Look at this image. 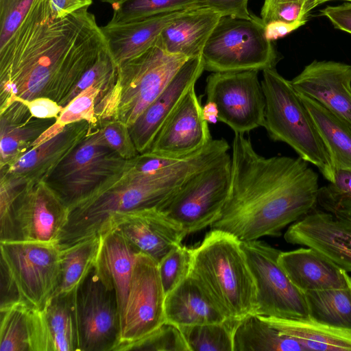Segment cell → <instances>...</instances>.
Wrapping results in <instances>:
<instances>
[{
	"instance_id": "7402d4cb",
	"label": "cell",
	"mask_w": 351,
	"mask_h": 351,
	"mask_svg": "<svg viewBox=\"0 0 351 351\" xmlns=\"http://www.w3.org/2000/svg\"><path fill=\"white\" fill-rule=\"evenodd\" d=\"M75 292L55 295L43 310H31L32 351H78Z\"/></svg>"
},
{
	"instance_id": "d6a6232c",
	"label": "cell",
	"mask_w": 351,
	"mask_h": 351,
	"mask_svg": "<svg viewBox=\"0 0 351 351\" xmlns=\"http://www.w3.org/2000/svg\"><path fill=\"white\" fill-rule=\"evenodd\" d=\"M304 293L311 320L351 332V283L343 289Z\"/></svg>"
},
{
	"instance_id": "5bb4252c",
	"label": "cell",
	"mask_w": 351,
	"mask_h": 351,
	"mask_svg": "<svg viewBox=\"0 0 351 351\" xmlns=\"http://www.w3.org/2000/svg\"><path fill=\"white\" fill-rule=\"evenodd\" d=\"M258 71L215 72L206 79L207 101L219 110V121L234 133L264 127L265 99Z\"/></svg>"
},
{
	"instance_id": "ac0fdd59",
	"label": "cell",
	"mask_w": 351,
	"mask_h": 351,
	"mask_svg": "<svg viewBox=\"0 0 351 351\" xmlns=\"http://www.w3.org/2000/svg\"><path fill=\"white\" fill-rule=\"evenodd\" d=\"M213 140L194 85L162 125L147 152L182 159Z\"/></svg>"
},
{
	"instance_id": "816d5d0a",
	"label": "cell",
	"mask_w": 351,
	"mask_h": 351,
	"mask_svg": "<svg viewBox=\"0 0 351 351\" xmlns=\"http://www.w3.org/2000/svg\"><path fill=\"white\" fill-rule=\"evenodd\" d=\"M337 1V0H314V5H315V8H316L317 6H318L322 3H326L328 1ZM341 1L351 2V0H341Z\"/></svg>"
},
{
	"instance_id": "4dcf8cb0",
	"label": "cell",
	"mask_w": 351,
	"mask_h": 351,
	"mask_svg": "<svg viewBox=\"0 0 351 351\" xmlns=\"http://www.w3.org/2000/svg\"><path fill=\"white\" fill-rule=\"evenodd\" d=\"M282 333L292 337L307 350L351 351V332L313 320L269 317Z\"/></svg>"
},
{
	"instance_id": "ee69618b",
	"label": "cell",
	"mask_w": 351,
	"mask_h": 351,
	"mask_svg": "<svg viewBox=\"0 0 351 351\" xmlns=\"http://www.w3.org/2000/svg\"><path fill=\"white\" fill-rule=\"evenodd\" d=\"M136 350L189 351L180 328L169 322L162 324Z\"/></svg>"
},
{
	"instance_id": "cb8c5ba5",
	"label": "cell",
	"mask_w": 351,
	"mask_h": 351,
	"mask_svg": "<svg viewBox=\"0 0 351 351\" xmlns=\"http://www.w3.org/2000/svg\"><path fill=\"white\" fill-rule=\"evenodd\" d=\"M186 10L162 13L125 23H107L101 27L107 47L117 65L150 47L161 32Z\"/></svg>"
},
{
	"instance_id": "60d3db41",
	"label": "cell",
	"mask_w": 351,
	"mask_h": 351,
	"mask_svg": "<svg viewBox=\"0 0 351 351\" xmlns=\"http://www.w3.org/2000/svg\"><path fill=\"white\" fill-rule=\"evenodd\" d=\"M90 132L95 141L116 152L125 160H130L138 154L129 127L115 119L99 121L95 126L90 127Z\"/></svg>"
},
{
	"instance_id": "603a6c76",
	"label": "cell",
	"mask_w": 351,
	"mask_h": 351,
	"mask_svg": "<svg viewBox=\"0 0 351 351\" xmlns=\"http://www.w3.org/2000/svg\"><path fill=\"white\" fill-rule=\"evenodd\" d=\"M278 263L293 285L303 293L343 289L351 283L348 272L311 247L281 252Z\"/></svg>"
},
{
	"instance_id": "ab89813d",
	"label": "cell",
	"mask_w": 351,
	"mask_h": 351,
	"mask_svg": "<svg viewBox=\"0 0 351 351\" xmlns=\"http://www.w3.org/2000/svg\"><path fill=\"white\" fill-rule=\"evenodd\" d=\"M317 205L333 215L351 219V169L335 168L332 181L319 187Z\"/></svg>"
},
{
	"instance_id": "836d02e7",
	"label": "cell",
	"mask_w": 351,
	"mask_h": 351,
	"mask_svg": "<svg viewBox=\"0 0 351 351\" xmlns=\"http://www.w3.org/2000/svg\"><path fill=\"white\" fill-rule=\"evenodd\" d=\"M314 0H264L261 19L269 40L281 38L304 25Z\"/></svg>"
},
{
	"instance_id": "8992f818",
	"label": "cell",
	"mask_w": 351,
	"mask_h": 351,
	"mask_svg": "<svg viewBox=\"0 0 351 351\" xmlns=\"http://www.w3.org/2000/svg\"><path fill=\"white\" fill-rule=\"evenodd\" d=\"M261 85L265 99L264 127L269 138L292 147L318 168L328 182L335 168L322 138L291 82L276 68L263 71Z\"/></svg>"
},
{
	"instance_id": "f35d334b",
	"label": "cell",
	"mask_w": 351,
	"mask_h": 351,
	"mask_svg": "<svg viewBox=\"0 0 351 351\" xmlns=\"http://www.w3.org/2000/svg\"><path fill=\"white\" fill-rule=\"evenodd\" d=\"M98 95L99 90L93 86L82 91L64 108L55 123L38 137L33 147L57 135L66 125L73 123L87 121L90 126H95L97 124L95 107Z\"/></svg>"
},
{
	"instance_id": "d590c367",
	"label": "cell",
	"mask_w": 351,
	"mask_h": 351,
	"mask_svg": "<svg viewBox=\"0 0 351 351\" xmlns=\"http://www.w3.org/2000/svg\"><path fill=\"white\" fill-rule=\"evenodd\" d=\"M117 74L118 65L106 45L101 49L94 62L81 77L69 96L67 104L82 91L93 86L99 90L95 107L97 119L99 111L114 87Z\"/></svg>"
},
{
	"instance_id": "f6af8a7d",
	"label": "cell",
	"mask_w": 351,
	"mask_h": 351,
	"mask_svg": "<svg viewBox=\"0 0 351 351\" xmlns=\"http://www.w3.org/2000/svg\"><path fill=\"white\" fill-rule=\"evenodd\" d=\"M35 0H0V48L19 28Z\"/></svg>"
},
{
	"instance_id": "7a4b0ae2",
	"label": "cell",
	"mask_w": 351,
	"mask_h": 351,
	"mask_svg": "<svg viewBox=\"0 0 351 351\" xmlns=\"http://www.w3.org/2000/svg\"><path fill=\"white\" fill-rule=\"evenodd\" d=\"M319 176L300 157L258 154L244 134L232 143L229 193L211 230L240 241L276 237L317 205Z\"/></svg>"
},
{
	"instance_id": "2e32d148",
	"label": "cell",
	"mask_w": 351,
	"mask_h": 351,
	"mask_svg": "<svg viewBox=\"0 0 351 351\" xmlns=\"http://www.w3.org/2000/svg\"><path fill=\"white\" fill-rule=\"evenodd\" d=\"M284 238L289 243L317 250L351 272V219L315 207L289 226Z\"/></svg>"
},
{
	"instance_id": "30bf717a",
	"label": "cell",
	"mask_w": 351,
	"mask_h": 351,
	"mask_svg": "<svg viewBox=\"0 0 351 351\" xmlns=\"http://www.w3.org/2000/svg\"><path fill=\"white\" fill-rule=\"evenodd\" d=\"M231 180V155L197 172L158 208L186 234L210 226L227 199Z\"/></svg>"
},
{
	"instance_id": "ba28073f",
	"label": "cell",
	"mask_w": 351,
	"mask_h": 351,
	"mask_svg": "<svg viewBox=\"0 0 351 351\" xmlns=\"http://www.w3.org/2000/svg\"><path fill=\"white\" fill-rule=\"evenodd\" d=\"M204 70L215 72L263 71L275 68L277 53L261 18L221 16L202 51Z\"/></svg>"
},
{
	"instance_id": "1f68e13d",
	"label": "cell",
	"mask_w": 351,
	"mask_h": 351,
	"mask_svg": "<svg viewBox=\"0 0 351 351\" xmlns=\"http://www.w3.org/2000/svg\"><path fill=\"white\" fill-rule=\"evenodd\" d=\"M100 243V235H95L61 248V280L56 295L76 291L95 267Z\"/></svg>"
},
{
	"instance_id": "277c9868",
	"label": "cell",
	"mask_w": 351,
	"mask_h": 351,
	"mask_svg": "<svg viewBox=\"0 0 351 351\" xmlns=\"http://www.w3.org/2000/svg\"><path fill=\"white\" fill-rule=\"evenodd\" d=\"M191 274L199 282L228 319L254 314L256 285L241 241L211 230L193 248Z\"/></svg>"
},
{
	"instance_id": "e0dca14e",
	"label": "cell",
	"mask_w": 351,
	"mask_h": 351,
	"mask_svg": "<svg viewBox=\"0 0 351 351\" xmlns=\"http://www.w3.org/2000/svg\"><path fill=\"white\" fill-rule=\"evenodd\" d=\"M110 229L119 232L138 253L146 254L157 262L181 244L187 235L157 208L114 215L102 233Z\"/></svg>"
},
{
	"instance_id": "3957f363",
	"label": "cell",
	"mask_w": 351,
	"mask_h": 351,
	"mask_svg": "<svg viewBox=\"0 0 351 351\" xmlns=\"http://www.w3.org/2000/svg\"><path fill=\"white\" fill-rule=\"evenodd\" d=\"M217 159L215 148L206 145L154 173L130 176L123 170L112 185L70 210L60 246L63 248L100 235L114 215L143 208H158L191 176L214 164Z\"/></svg>"
},
{
	"instance_id": "7dc6e473",
	"label": "cell",
	"mask_w": 351,
	"mask_h": 351,
	"mask_svg": "<svg viewBox=\"0 0 351 351\" xmlns=\"http://www.w3.org/2000/svg\"><path fill=\"white\" fill-rule=\"evenodd\" d=\"M319 14L327 18L335 28L351 34V2L327 6L320 10Z\"/></svg>"
},
{
	"instance_id": "6da1fadb",
	"label": "cell",
	"mask_w": 351,
	"mask_h": 351,
	"mask_svg": "<svg viewBox=\"0 0 351 351\" xmlns=\"http://www.w3.org/2000/svg\"><path fill=\"white\" fill-rule=\"evenodd\" d=\"M105 45L101 27L88 8L53 20L50 0H35L0 48V112L14 102L43 97L64 108Z\"/></svg>"
},
{
	"instance_id": "bcb514c9",
	"label": "cell",
	"mask_w": 351,
	"mask_h": 351,
	"mask_svg": "<svg viewBox=\"0 0 351 351\" xmlns=\"http://www.w3.org/2000/svg\"><path fill=\"white\" fill-rule=\"evenodd\" d=\"M248 0H200L198 8H208L221 16L250 19L252 14L247 10Z\"/></svg>"
},
{
	"instance_id": "4316f807",
	"label": "cell",
	"mask_w": 351,
	"mask_h": 351,
	"mask_svg": "<svg viewBox=\"0 0 351 351\" xmlns=\"http://www.w3.org/2000/svg\"><path fill=\"white\" fill-rule=\"evenodd\" d=\"M165 314L167 322L179 327L228 319L191 273L166 295Z\"/></svg>"
},
{
	"instance_id": "9c48e42d",
	"label": "cell",
	"mask_w": 351,
	"mask_h": 351,
	"mask_svg": "<svg viewBox=\"0 0 351 351\" xmlns=\"http://www.w3.org/2000/svg\"><path fill=\"white\" fill-rule=\"evenodd\" d=\"M128 160L95 141L89 131L45 181L69 210L110 186Z\"/></svg>"
},
{
	"instance_id": "8d00e7d4",
	"label": "cell",
	"mask_w": 351,
	"mask_h": 351,
	"mask_svg": "<svg viewBox=\"0 0 351 351\" xmlns=\"http://www.w3.org/2000/svg\"><path fill=\"white\" fill-rule=\"evenodd\" d=\"M238 322L227 319L180 328L189 351H234V336Z\"/></svg>"
},
{
	"instance_id": "e575fe53",
	"label": "cell",
	"mask_w": 351,
	"mask_h": 351,
	"mask_svg": "<svg viewBox=\"0 0 351 351\" xmlns=\"http://www.w3.org/2000/svg\"><path fill=\"white\" fill-rule=\"evenodd\" d=\"M31 310L19 302L0 308V351H32Z\"/></svg>"
},
{
	"instance_id": "b9f144b4",
	"label": "cell",
	"mask_w": 351,
	"mask_h": 351,
	"mask_svg": "<svg viewBox=\"0 0 351 351\" xmlns=\"http://www.w3.org/2000/svg\"><path fill=\"white\" fill-rule=\"evenodd\" d=\"M193 248L180 244L158 262V271L165 295L172 291L191 271Z\"/></svg>"
},
{
	"instance_id": "7c38bea8",
	"label": "cell",
	"mask_w": 351,
	"mask_h": 351,
	"mask_svg": "<svg viewBox=\"0 0 351 351\" xmlns=\"http://www.w3.org/2000/svg\"><path fill=\"white\" fill-rule=\"evenodd\" d=\"M256 290L255 315L308 319L304 293L295 287L278 263L280 250L257 240L241 241Z\"/></svg>"
},
{
	"instance_id": "74e56055",
	"label": "cell",
	"mask_w": 351,
	"mask_h": 351,
	"mask_svg": "<svg viewBox=\"0 0 351 351\" xmlns=\"http://www.w3.org/2000/svg\"><path fill=\"white\" fill-rule=\"evenodd\" d=\"M199 1L123 0L112 6V16L108 24L125 23L162 13L198 8Z\"/></svg>"
},
{
	"instance_id": "d6986e66",
	"label": "cell",
	"mask_w": 351,
	"mask_h": 351,
	"mask_svg": "<svg viewBox=\"0 0 351 351\" xmlns=\"http://www.w3.org/2000/svg\"><path fill=\"white\" fill-rule=\"evenodd\" d=\"M295 90L351 125V65L314 60L291 81Z\"/></svg>"
},
{
	"instance_id": "9a60e30c",
	"label": "cell",
	"mask_w": 351,
	"mask_h": 351,
	"mask_svg": "<svg viewBox=\"0 0 351 351\" xmlns=\"http://www.w3.org/2000/svg\"><path fill=\"white\" fill-rule=\"evenodd\" d=\"M70 210L45 181L27 184L11 210V239L59 244Z\"/></svg>"
},
{
	"instance_id": "83f0119b",
	"label": "cell",
	"mask_w": 351,
	"mask_h": 351,
	"mask_svg": "<svg viewBox=\"0 0 351 351\" xmlns=\"http://www.w3.org/2000/svg\"><path fill=\"white\" fill-rule=\"evenodd\" d=\"M100 237L95 268L114 287L121 317L126 304L138 252L116 230L110 229Z\"/></svg>"
},
{
	"instance_id": "52a82bcc",
	"label": "cell",
	"mask_w": 351,
	"mask_h": 351,
	"mask_svg": "<svg viewBox=\"0 0 351 351\" xmlns=\"http://www.w3.org/2000/svg\"><path fill=\"white\" fill-rule=\"evenodd\" d=\"M188 59L167 53L156 39L145 51L119 64L116 84L98 114V123L115 119L132 125Z\"/></svg>"
},
{
	"instance_id": "8fae6325",
	"label": "cell",
	"mask_w": 351,
	"mask_h": 351,
	"mask_svg": "<svg viewBox=\"0 0 351 351\" xmlns=\"http://www.w3.org/2000/svg\"><path fill=\"white\" fill-rule=\"evenodd\" d=\"M165 296L158 262L138 253L126 304L120 317V335L115 351L136 350L167 322Z\"/></svg>"
},
{
	"instance_id": "f1b7e54d",
	"label": "cell",
	"mask_w": 351,
	"mask_h": 351,
	"mask_svg": "<svg viewBox=\"0 0 351 351\" xmlns=\"http://www.w3.org/2000/svg\"><path fill=\"white\" fill-rule=\"evenodd\" d=\"M297 93L322 138L334 168L351 169V125L319 102Z\"/></svg>"
},
{
	"instance_id": "5b68a950",
	"label": "cell",
	"mask_w": 351,
	"mask_h": 351,
	"mask_svg": "<svg viewBox=\"0 0 351 351\" xmlns=\"http://www.w3.org/2000/svg\"><path fill=\"white\" fill-rule=\"evenodd\" d=\"M0 249V308L19 302L32 310H43L60 284V245L2 240Z\"/></svg>"
},
{
	"instance_id": "c3c4849f",
	"label": "cell",
	"mask_w": 351,
	"mask_h": 351,
	"mask_svg": "<svg viewBox=\"0 0 351 351\" xmlns=\"http://www.w3.org/2000/svg\"><path fill=\"white\" fill-rule=\"evenodd\" d=\"M29 109L32 115L38 119H56L64 107L48 97H37L21 102Z\"/></svg>"
},
{
	"instance_id": "484cf974",
	"label": "cell",
	"mask_w": 351,
	"mask_h": 351,
	"mask_svg": "<svg viewBox=\"0 0 351 351\" xmlns=\"http://www.w3.org/2000/svg\"><path fill=\"white\" fill-rule=\"evenodd\" d=\"M56 119H38L21 102L0 112V168L15 163Z\"/></svg>"
},
{
	"instance_id": "f546056e",
	"label": "cell",
	"mask_w": 351,
	"mask_h": 351,
	"mask_svg": "<svg viewBox=\"0 0 351 351\" xmlns=\"http://www.w3.org/2000/svg\"><path fill=\"white\" fill-rule=\"evenodd\" d=\"M234 351H306L291 337L282 333L267 316L250 315L238 322Z\"/></svg>"
},
{
	"instance_id": "7bdbcfd3",
	"label": "cell",
	"mask_w": 351,
	"mask_h": 351,
	"mask_svg": "<svg viewBox=\"0 0 351 351\" xmlns=\"http://www.w3.org/2000/svg\"><path fill=\"white\" fill-rule=\"evenodd\" d=\"M26 185L23 181L16 179L0 169V241L11 239L12 207Z\"/></svg>"
},
{
	"instance_id": "44dd1931",
	"label": "cell",
	"mask_w": 351,
	"mask_h": 351,
	"mask_svg": "<svg viewBox=\"0 0 351 351\" xmlns=\"http://www.w3.org/2000/svg\"><path fill=\"white\" fill-rule=\"evenodd\" d=\"M90 127L87 121L69 124L57 135L33 147L13 165L0 169L26 184L46 181L84 140Z\"/></svg>"
},
{
	"instance_id": "ffe728a7",
	"label": "cell",
	"mask_w": 351,
	"mask_h": 351,
	"mask_svg": "<svg viewBox=\"0 0 351 351\" xmlns=\"http://www.w3.org/2000/svg\"><path fill=\"white\" fill-rule=\"evenodd\" d=\"M204 70L202 56L189 58L160 95L129 127L138 154L147 152L157 134Z\"/></svg>"
},
{
	"instance_id": "f907efd6",
	"label": "cell",
	"mask_w": 351,
	"mask_h": 351,
	"mask_svg": "<svg viewBox=\"0 0 351 351\" xmlns=\"http://www.w3.org/2000/svg\"><path fill=\"white\" fill-rule=\"evenodd\" d=\"M202 116L208 123H217L219 121V110L217 105L213 101H207L202 106Z\"/></svg>"
},
{
	"instance_id": "4fadbf2b",
	"label": "cell",
	"mask_w": 351,
	"mask_h": 351,
	"mask_svg": "<svg viewBox=\"0 0 351 351\" xmlns=\"http://www.w3.org/2000/svg\"><path fill=\"white\" fill-rule=\"evenodd\" d=\"M78 351H115L120 335L116 291L94 267L75 292Z\"/></svg>"
},
{
	"instance_id": "d4e9b609",
	"label": "cell",
	"mask_w": 351,
	"mask_h": 351,
	"mask_svg": "<svg viewBox=\"0 0 351 351\" xmlns=\"http://www.w3.org/2000/svg\"><path fill=\"white\" fill-rule=\"evenodd\" d=\"M221 17L219 13L208 8L187 9L161 32L157 40L169 54L189 58L202 56Z\"/></svg>"
},
{
	"instance_id": "681fc988",
	"label": "cell",
	"mask_w": 351,
	"mask_h": 351,
	"mask_svg": "<svg viewBox=\"0 0 351 351\" xmlns=\"http://www.w3.org/2000/svg\"><path fill=\"white\" fill-rule=\"evenodd\" d=\"M51 19H62L88 7L93 0H50Z\"/></svg>"
},
{
	"instance_id": "f5cc1de1",
	"label": "cell",
	"mask_w": 351,
	"mask_h": 351,
	"mask_svg": "<svg viewBox=\"0 0 351 351\" xmlns=\"http://www.w3.org/2000/svg\"><path fill=\"white\" fill-rule=\"evenodd\" d=\"M101 1L104 3H109L112 6H113L114 5H116V4L123 1V0H101Z\"/></svg>"
}]
</instances>
